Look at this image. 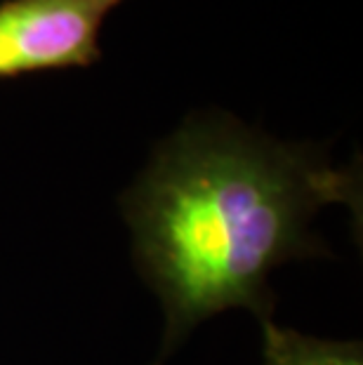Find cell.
<instances>
[{
	"mask_svg": "<svg viewBox=\"0 0 363 365\" xmlns=\"http://www.w3.org/2000/svg\"><path fill=\"white\" fill-rule=\"evenodd\" d=\"M265 325V365H363L359 341H330L307 337L302 332Z\"/></svg>",
	"mask_w": 363,
	"mask_h": 365,
	"instance_id": "3",
	"label": "cell"
},
{
	"mask_svg": "<svg viewBox=\"0 0 363 365\" xmlns=\"http://www.w3.org/2000/svg\"><path fill=\"white\" fill-rule=\"evenodd\" d=\"M359 173L309 144H283L231 115H194L123 196L135 259L165 312L163 361L198 323L229 309L272 321L269 274L326 255L309 234L323 205L361 215Z\"/></svg>",
	"mask_w": 363,
	"mask_h": 365,
	"instance_id": "1",
	"label": "cell"
},
{
	"mask_svg": "<svg viewBox=\"0 0 363 365\" xmlns=\"http://www.w3.org/2000/svg\"><path fill=\"white\" fill-rule=\"evenodd\" d=\"M126 0H3L0 81L88 68L102 57L99 31Z\"/></svg>",
	"mask_w": 363,
	"mask_h": 365,
	"instance_id": "2",
	"label": "cell"
}]
</instances>
